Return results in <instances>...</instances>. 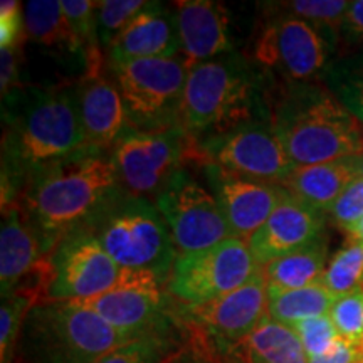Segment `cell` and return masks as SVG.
I'll return each instance as SVG.
<instances>
[{"label": "cell", "instance_id": "38", "mask_svg": "<svg viewBox=\"0 0 363 363\" xmlns=\"http://www.w3.org/2000/svg\"><path fill=\"white\" fill-rule=\"evenodd\" d=\"M163 363H219V360L211 352H207L201 343L187 337L177 350L163 360Z\"/></svg>", "mask_w": 363, "mask_h": 363}, {"label": "cell", "instance_id": "39", "mask_svg": "<svg viewBox=\"0 0 363 363\" xmlns=\"http://www.w3.org/2000/svg\"><path fill=\"white\" fill-rule=\"evenodd\" d=\"M362 360L363 352L345 342L343 338H340L338 343L333 347V350L323 357L310 358L308 363H362Z\"/></svg>", "mask_w": 363, "mask_h": 363}, {"label": "cell", "instance_id": "30", "mask_svg": "<svg viewBox=\"0 0 363 363\" xmlns=\"http://www.w3.org/2000/svg\"><path fill=\"white\" fill-rule=\"evenodd\" d=\"M148 6L145 0H103L98 4L96 29L101 49L110 48L121 30Z\"/></svg>", "mask_w": 363, "mask_h": 363}, {"label": "cell", "instance_id": "3", "mask_svg": "<svg viewBox=\"0 0 363 363\" xmlns=\"http://www.w3.org/2000/svg\"><path fill=\"white\" fill-rule=\"evenodd\" d=\"M272 83L251 59L233 51L189 69L180 126L201 142L238 126L271 121Z\"/></svg>", "mask_w": 363, "mask_h": 363}, {"label": "cell", "instance_id": "23", "mask_svg": "<svg viewBox=\"0 0 363 363\" xmlns=\"http://www.w3.org/2000/svg\"><path fill=\"white\" fill-rule=\"evenodd\" d=\"M26 39L34 43L52 56L72 57L83 67L84 76L89 71V61L83 45L72 34L59 0H30L24 7Z\"/></svg>", "mask_w": 363, "mask_h": 363}, {"label": "cell", "instance_id": "6", "mask_svg": "<svg viewBox=\"0 0 363 363\" xmlns=\"http://www.w3.org/2000/svg\"><path fill=\"white\" fill-rule=\"evenodd\" d=\"M72 301L101 316L128 342H155L172 352L185 342L182 340V331L187 333L182 303L153 272L121 269L108 291Z\"/></svg>", "mask_w": 363, "mask_h": 363}, {"label": "cell", "instance_id": "27", "mask_svg": "<svg viewBox=\"0 0 363 363\" xmlns=\"http://www.w3.org/2000/svg\"><path fill=\"white\" fill-rule=\"evenodd\" d=\"M262 7L266 13L294 17L316 27L320 33L330 30L337 34L338 30H342L350 2L347 0H291V2L262 4Z\"/></svg>", "mask_w": 363, "mask_h": 363}, {"label": "cell", "instance_id": "11", "mask_svg": "<svg viewBox=\"0 0 363 363\" xmlns=\"http://www.w3.org/2000/svg\"><path fill=\"white\" fill-rule=\"evenodd\" d=\"M261 269L246 240L229 238L202 251L179 254L167 288L184 305H202L244 286Z\"/></svg>", "mask_w": 363, "mask_h": 363}, {"label": "cell", "instance_id": "1", "mask_svg": "<svg viewBox=\"0 0 363 363\" xmlns=\"http://www.w3.org/2000/svg\"><path fill=\"white\" fill-rule=\"evenodd\" d=\"M2 211L33 175L83 152L76 83L24 84L2 96Z\"/></svg>", "mask_w": 363, "mask_h": 363}, {"label": "cell", "instance_id": "14", "mask_svg": "<svg viewBox=\"0 0 363 363\" xmlns=\"http://www.w3.org/2000/svg\"><path fill=\"white\" fill-rule=\"evenodd\" d=\"M249 59L267 74H278L289 83H310L323 71L328 43L305 21L267 13Z\"/></svg>", "mask_w": 363, "mask_h": 363}, {"label": "cell", "instance_id": "22", "mask_svg": "<svg viewBox=\"0 0 363 363\" xmlns=\"http://www.w3.org/2000/svg\"><path fill=\"white\" fill-rule=\"evenodd\" d=\"M39 240L35 238L19 206L2 211L0 230V288L2 298L9 296L33 274L43 259Z\"/></svg>", "mask_w": 363, "mask_h": 363}, {"label": "cell", "instance_id": "13", "mask_svg": "<svg viewBox=\"0 0 363 363\" xmlns=\"http://www.w3.org/2000/svg\"><path fill=\"white\" fill-rule=\"evenodd\" d=\"M155 206L169 227L177 254L202 251L233 238L214 194L187 169L172 177L157 195Z\"/></svg>", "mask_w": 363, "mask_h": 363}, {"label": "cell", "instance_id": "8", "mask_svg": "<svg viewBox=\"0 0 363 363\" xmlns=\"http://www.w3.org/2000/svg\"><path fill=\"white\" fill-rule=\"evenodd\" d=\"M130 126L142 131L180 128L182 98L190 66L184 56L108 65Z\"/></svg>", "mask_w": 363, "mask_h": 363}, {"label": "cell", "instance_id": "9", "mask_svg": "<svg viewBox=\"0 0 363 363\" xmlns=\"http://www.w3.org/2000/svg\"><path fill=\"white\" fill-rule=\"evenodd\" d=\"M118 180L126 194L157 199L187 163L199 165L197 142L184 128L142 131L130 128L110 152Z\"/></svg>", "mask_w": 363, "mask_h": 363}, {"label": "cell", "instance_id": "43", "mask_svg": "<svg viewBox=\"0 0 363 363\" xmlns=\"http://www.w3.org/2000/svg\"><path fill=\"white\" fill-rule=\"evenodd\" d=\"M362 363H363V360H362Z\"/></svg>", "mask_w": 363, "mask_h": 363}, {"label": "cell", "instance_id": "4", "mask_svg": "<svg viewBox=\"0 0 363 363\" xmlns=\"http://www.w3.org/2000/svg\"><path fill=\"white\" fill-rule=\"evenodd\" d=\"M272 99V128L296 167L363 155V123L330 91L289 83Z\"/></svg>", "mask_w": 363, "mask_h": 363}, {"label": "cell", "instance_id": "31", "mask_svg": "<svg viewBox=\"0 0 363 363\" xmlns=\"http://www.w3.org/2000/svg\"><path fill=\"white\" fill-rule=\"evenodd\" d=\"M330 318L345 342L363 352V284L335 301Z\"/></svg>", "mask_w": 363, "mask_h": 363}, {"label": "cell", "instance_id": "40", "mask_svg": "<svg viewBox=\"0 0 363 363\" xmlns=\"http://www.w3.org/2000/svg\"><path fill=\"white\" fill-rule=\"evenodd\" d=\"M342 30L352 40L363 43V0L350 2V7L343 19Z\"/></svg>", "mask_w": 363, "mask_h": 363}, {"label": "cell", "instance_id": "29", "mask_svg": "<svg viewBox=\"0 0 363 363\" xmlns=\"http://www.w3.org/2000/svg\"><path fill=\"white\" fill-rule=\"evenodd\" d=\"M321 284L338 298L360 288L363 284V242L348 240L347 246L331 257Z\"/></svg>", "mask_w": 363, "mask_h": 363}, {"label": "cell", "instance_id": "17", "mask_svg": "<svg viewBox=\"0 0 363 363\" xmlns=\"http://www.w3.org/2000/svg\"><path fill=\"white\" fill-rule=\"evenodd\" d=\"M326 214L286 195L264 224L249 239L254 259L264 267L271 261L315 242L325 235Z\"/></svg>", "mask_w": 363, "mask_h": 363}, {"label": "cell", "instance_id": "20", "mask_svg": "<svg viewBox=\"0 0 363 363\" xmlns=\"http://www.w3.org/2000/svg\"><path fill=\"white\" fill-rule=\"evenodd\" d=\"M106 52L108 65L179 56L180 38L175 11L162 2H148L113 40Z\"/></svg>", "mask_w": 363, "mask_h": 363}, {"label": "cell", "instance_id": "33", "mask_svg": "<svg viewBox=\"0 0 363 363\" xmlns=\"http://www.w3.org/2000/svg\"><path fill=\"white\" fill-rule=\"evenodd\" d=\"M328 217L335 225L347 233L363 217V177H357L343 190L328 212Z\"/></svg>", "mask_w": 363, "mask_h": 363}, {"label": "cell", "instance_id": "26", "mask_svg": "<svg viewBox=\"0 0 363 363\" xmlns=\"http://www.w3.org/2000/svg\"><path fill=\"white\" fill-rule=\"evenodd\" d=\"M338 296L321 283L298 289H281L267 286V316L291 326L298 321L330 315Z\"/></svg>", "mask_w": 363, "mask_h": 363}, {"label": "cell", "instance_id": "5", "mask_svg": "<svg viewBox=\"0 0 363 363\" xmlns=\"http://www.w3.org/2000/svg\"><path fill=\"white\" fill-rule=\"evenodd\" d=\"M130 343L101 316L76 301L44 299L33 306L22 328L19 363H94Z\"/></svg>", "mask_w": 363, "mask_h": 363}, {"label": "cell", "instance_id": "18", "mask_svg": "<svg viewBox=\"0 0 363 363\" xmlns=\"http://www.w3.org/2000/svg\"><path fill=\"white\" fill-rule=\"evenodd\" d=\"M180 54L192 67L235 51L230 38V16L214 0H182L174 4Z\"/></svg>", "mask_w": 363, "mask_h": 363}, {"label": "cell", "instance_id": "21", "mask_svg": "<svg viewBox=\"0 0 363 363\" xmlns=\"http://www.w3.org/2000/svg\"><path fill=\"white\" fill-rule=\"evenodd\" d=\"M358 169L360 157L296 167L281 187L299 202L328 216L331 206L358 177Z\"/></svg>", "mask_w": 363, "mask_h": 363}, {"label": "cell", "instance_id": "35", "mask_svg": "<svg viewBox=\"0 0 363 363\" xmlns=\"http://www.w3.org/2000/svg\"><path fill=\"white\" fill-rule=\"evenodd\" d=\"M337 98L363 123V61L337 74Z\"/></svg>", "mask_w": 363, "mask_h": 363}, {"label": "cell", "instance_id": "15", "mask_svg": "<svg viewBox=\"0 0 363 363\" xmlns=\"http://www.w3.org/2000/svg\"><path fill=\"white\" fill-rule=\"evenodd\" d=\"M45 259L48 288L44 299L93 298L108 291L121 274V267L88 230L67 235Z\"/></svg>", "mask_w": 363, "mask_h": 363}, {"label": "cell", "instance_id": "16", "mask_svg": "<svg viewBox=\"0 0 363 363\" xmlns=\"http://www.w3.org/2000/svg\"><path fill=\"white\" fill-rule=\"evenodd\" d=\"M201 169L233 238L246 242L288 195L281 185L247 179L212 163H203Z\"/></svg>", "mask_w": 363, "mask_h": 363}, {"label": "cell", "instance_id": "12", "mask_svg": "<svg viewBox=\"0 0 363 363\" xmlns=\"http://www.w3.org/2000/svg\"><path fill=\"white\" fill-rule=\"evenodd\" d=\"M199 169L203 163L247 179L283 185L296 165L288 157L271 121H256L197 142Z\"/></svg>", "mask_w": 363, "mask_h": 363}, {"label": "cell", "instance_id": "2", "mask_svg": "<svg viewBox=\"0 0 363 363\" xmlns=\"http://www.w3.org/2000/svg\"><path fill=\"white\" fill-rule=\"evenodd\" d=\"M123 192L110 153L84 148L30 177L16 206L45 257L67 235L88 229Z\"/></svg>", "mask_w": 363, "mask_h": 363}, {"label": "cell", "instance_id": "7", "mask_svg": "<svg viewBox=\"0 0 363 363\" xmlns=\"http://www.w3.org/2000/svg\"><path fill=\"white\" fill-rule=\"evenodd\" d=\"M86 230L121 269L153 272L169 284L179 254L153 201L123 192Z\"/></svg>", "mask_w": 363, "mask_h": 363}, {"label": "cell", "instance_id": "24", "mask_svg": "<svg viewBox=\"0 0 363 363\" xmlns=\"http://www.w3.org/2000/svg\"><path fill=\"white\" fill-rule=\"evenodd\" d=\"M298 335L283 323L266 316L239 342L220 363H308Z\"/></svg>", "mask_w": 363, "mask_h": 363}, {"label": "cell", "instance_id": "25", "mask_svg": "<svg viewBox=\"0 0 363 363\" xmlns=\"http://www.w3.org/2000/svg\"><path fill=\"white\" fill-rule=\"evenodd\" d=\"M328 267L326 235L262 267L266 284L281 289H298L321 283Z\"/></svg>", "mask_w": 363, "mask_h": 363}, {"label": "cell", "instance_id": "10", "mask_svg": "<svg viewBox=\"0 0 363 363\" xmlns=\"http://www.w3.org/2000/svg\"><path fill=\"white\" fill-rule=\"evenodd\" d=\"M266 316L267 284L262 269L246 284L224 296L202 305L182 303V320L187 337L201 343L219 363Z\"/></svg>", "mask_w": 363, "mask_h": 363}, {"label": "cell", "instance_id": "32", "mask_svg": "<svg viewBox=\"0 0 363 363\" xmlns=\"http://www.w3.org/2000/svg\"><path fill=\"white\" fill-rule=\"evenodd\" d=\"M298 335L299 342L305 348L308 358L323 357L333 350L335 345L342 338L330 315L310 318L289 326Z\"/></svg>", "mask_w": 363, "mask_h": 363}, {"label": "cell", "instance_id": "28", "mask_svg": "<svg viewBox=\"0 0 363 363\" xmlns=\"http://www.w3.org/2000/svg\"><path fill=\"white\" fill-rule=\"evenodd\" d=\"M39 298L26 289H17L2 298L0 308V363H13L26 318Z\"/></svg>", "mask_w": 363, "mask_h": 363}, {"label": "cell", "instance_id": "42", "mask_svg": "<svg viewBox=\"0 0 363 363\" xmlns=\"http://www.w3.org/2000/svg\"><path fill=\"white\" fill-rule=\"evenodd\" d=\"M358 177H363V155L360 157V169H358Z\"/></svg>", "mask_w": 363, "mask_h": 363}, {"label": "cell", "instance_id": "19", "mask_svg": "<svg viewBox=\"0 0 363 363\" xmlns=\"http://www.w3.org/2000/svg\"><path fill=\"white\" fill-rule=\"evenodd\" d=\"M76 93L86 147L110 153L131 128L116 84L111 76L99 72L76 81Z\"/></svg>", "mask_w": 363, "mask_h": 363}, {"label": "cell", "instance_id": "36", "mask_svg": "<svg viewBox=\"0 0 363 363\" xmlns=\"http://www.w3.org/2000/svg\"><path fill=\"white\" fill-rule=\"evenodd\" d=\"M26 39L24 7L17 0H4L0 4V49L16 48Z\"/></svg>", "mask_w": 363, "mask_h": 363}, {"label": "cell", "instance_id": "37", "mask_svg": "<svg viewBox=\"0 0 363 363\" xmlns=\"http://www.w3.org/2000/svg\"><path fill=\"white\" fill-rule=\"evenodd\" d=\"M21 66L22 44L16 48L0 49V88H2L0 91H2V96L24 86L21 78Z\"/></svg>", "mask_w": 363, "mask_h": 363}, {"label": "cell", "instance_id": "41", "mask_svg": "<svg viewBox=\"0 0 363 363\" xmlns=\"http://www.w3.org/2000/svg\"><path fill=\"white\" fill-rule=\"evenodd\" d=\"M347 234L352 240H358V242H363V217L357 222L355 225H352L350 229L347 230Z\"/></svg>", "mask_w": 363, "mask_h": 363}, {"label": "cell", "instance_id": "34", "mask_svg": "<svg viewBox=\"0 0 363 363\" xmlns=\"http://www.w3.org/2000/svg\"><path fill=\"white\" fill-rule=\"evenodd\" d=\"M170 353V348L155 342H130L94 363H163Z\"/></svg>", "mask_w": 363, "mask_h": 363}]
</instances>
